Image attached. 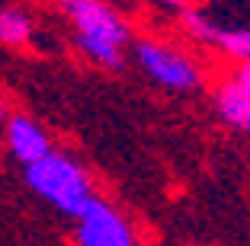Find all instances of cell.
<instances>
[{
  "label": "cell",
  "instance_id": "1",
  "mask_svg": "<svg viewBox=\"0 0 250 246\" xmlns=\"http://www.w3.org/2000/svg\"><path fill=\"white\" fill-rule=\"evenodd\" d=\"M58 7L71 26L74 48L90 64L103 67V71H119L125 64V55L132 45V26L112 3H106V0H58Z\"/></svg>",
  "mask_w": 250,
  "mask_h": 246
},
{
  "label": "cell",
  "instance_id": "2",
  "mask_svg": "<svg viewBox=\"0 0 250 246\" xmlns=\"http://www.w3.org/2000/svg\"><path fill=\"white\" fill-rule=\"evenodd\" d=\"M22 179H26L32 195H39L45 205H52L58 214L71 217V221H77L96 198L93 179L87 176V170L71 153L61 151H48L45 157L26 163Z\"/></svg>",
  "mask_w": 250,
  "mask_h": 246
},
{
  "label": "cell",
  "instance_id": "3",
  "mask_svg": "<svg viewBox=\"0 0 250 246\" xmlns=\"http://www.w3.org/2000/svg\"><path fill=\"white\" fill-rule=\"evenodd\" d=\"M128 55H132L135 67L154 87L167 90V93H196L202 87V80H206L202 64L186 48L167 42V38H157V36L132 38Z\"/></svg>",
  "mask_w": 250,
  "mask_h": 246
},
{
  "label": "cell",
  "instance_id": "4",
  "mask_svg": "<svg viewBox=\"0 0 250 246\" xmlns=\"http://www.w3.org/2000/svg\"><path fill=\"white\" fill-rule=\"evenodd\" d=\"M74 240L77 246H141L132 221L100 195L74 221Z\"/></svg>",
  "mask_w": 250,
  "mask_h": 246
},
{
  "label": "cell",
  "instance_id": "5",
  "mask_svg": "<svg viewBox=\"0 0 250 246\" xmlns=\"http://www.w3.org/2000/svg\"><path fill=\"white\" fill-rule=\"evenodd\" d=\"M215 112L228 128L250 134V61L237 64L228 77L215 87Z\"/></svg>",
  "mask_w": 250,
  "mask_h": 246
},
{
  "label": "cell",
  "instance_id": "6",
  "mask_svg": "<svg viewBox=\"0 0 250 246\" xmlns=\"http://www.w3.org/2000/svg\"><path fill=\"white\" fill-rule=\"evenodd\" d=\"M0 144L7 147V153L20 167H26L32 160L45 157L48 151H55L52 134H48L32 115H26V112H10L7 125H3V134H0Z\"/></svg>",
  "mask_w": 250,
  "mask_h": 246
},
{
  "label": "cell",
  "instance_id": "7",
  "mask_svg": "<svg viewBox=\"0 0 250 246\" xmlns=\"http://www.w3.org/2000/svg\"><path fill=\"white\" fill-rule=\"evenodd\" d=\"M36 36V16L22 7H0V45L22 48Z\"/></svg>",
  "mask_w": 250,
  "mask_h": 246
},
{
  "label": "cell",
  "instance_id": "8",
  "mask_svg": "<svg viewBox=\"0 0 250 246\" xmlns=\"http://www.w3.org/2000/svg\"><path fill=\"white\" fill-rule=\"evenodd\" d=\"M157 3H161V7H167V10H170V13H173V16H177L180 10L186 7V0H157Z\"/></svg>",
  "mask_w": 250,
  "mask_h": 246
},
{
  "label": "cell",
  "instance_id": "9",
  "mask_svg": "<svg viewBox=\"0 0 250 246\" xmlns=\"http://www.w3.org/2000/svg\"><path fill=\"white\" fill-rule=\"evenodd\" d=\"M7 118H10V109H7V102L0 99V134H3V125H7Z\"/></svg>",
  "mask_w": 250,
  "mask_h": 246
}]
</instances>
